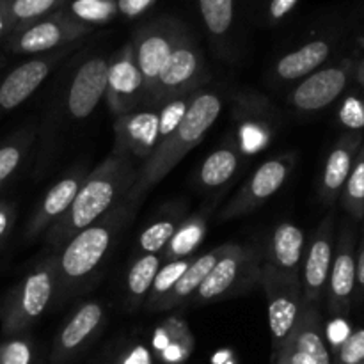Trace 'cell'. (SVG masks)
Masks as SVG:
<instances>
[{"instance_id":"1","label":"cell","mask_w":364,"mask_h":364,"mask_svg":"<svg viewBox=\"0 0 364 364\" xmlns=\"http://www.w3.org/2000/svg\"><path fill=\"white\" fill-rule=\"evenodd\" d=\"M137 171L124 156L110 155L85 176L68 212L46 230V244L60 249L71 237L91 226L128 199Z\"/></svg>"},{"instance_id":"2","label":"cell","mask_w":364,"mask_h":364,"mask_svg":"<svg viewBox=\"0 0 364 364\" xmlns=\"http://www.w3.org/2000/svg\"><path fill=\"white\" fill-rule=\"evenodd\" d=\"M135 206L137 203L124 199L102 219L78 231L59 249V255L53 258L57 267V291L60 295L78 290L98 270L121 231L134 217Z\"/></svg>"},{"instance_id":"3","label":"cell","mask_w":364,"mask_h":364,"mask_svg":"<svg viewBox=\"0 0 364 364\" xmlns=\"http://www.w3.org/2000/svg\"><path fill=\"white\" fill-rule=\"evenodd\" d=\"M223 110V102L213 92H196L183 121L164 139L137 173L134 187L128 192L130 201L139 203L142 196L160 183L192 148L203 141Z\"/></svg>"},{"instance_id":"4","label":"cell","mask_w":364,"mask_h":364,"mask_svg":"<svg viewBox=\"0 0 364 364\" xmlns=\"http://www.w3.org/2000/svg\"><path fill=\"white\" fill-rule=\"evenodd\" d=\"M262 279V249L256 245L228 244L212 272L192 297L196 304L224 301L251 290Z\"/></svg>"},{"instance_id":"5","label":"cell","mask_w":364,"mask_h":364,"mask_svg":"<svg viewBox=\"0 0 364 364\" xmlns=\"http://www.w3.org/2000/svg\"><path fill=\"white\" fill-rule=\"evenodd\" d=\"M57 295L55 258H46L16 288L4 313V333L18 334L31 327Z\"/></svg>"},{"instance_id":"6","label":"cell","mask_w":364,"mask_h":364,"mask_svg":"<svg viewBox=\"0 0 364 364\" xmlns=\"http://www.w3.org/2000/svg\"><path fill=\"white\" fill-rule=\"evenodd\" d=\"M185 31L187 28L180 20L164 16L148 21L135 32L130 43L134 48L135 63L144 80V105H148L156 78Z\"/></svg>"},{"instance_id":"7","label":"cell","mask_w":364,"mask_h":364,"mask_svg":"<svg viewBox=\"0 0 364 364\" xmlns=\"http://www.w3.org/2000/svg\"><path fill=\"white\" fill-rule=\"evenodd\" d=\"M203 75H205V63H203L201 50L191 32L185 31L156 78L148 107L160 105L178 96L194 95L201 84Z\"/></svg>"},{"instance_id":"8","label":"cell","mask_w":364,"mask_h":364,"mask_svg":"<svg viewBox=\"0 0 364 364\" xmlns=\"http://www.w3.org/2000/svg\"><path fill=\"white\" fill-rule=\"evenodd\" d=\"M262 283L269 306V326L272 334L274 358L281 350L288 338L294 334L304 315L306 302L302 297L301 279H288L277 276L262 267Z\"/></svg>"},{"instance_id":"9","label":"cell","mask_w":364,"mask_h":364,"mask_svg":"<svg viewBox=\"0 0 364 364\" xmlns=\"http://www.w3.org/2000/svg\"><path fill=\"white\" fill-rule=\"evenodd\" d=\"M294 166L295 156L291 153L263 162L255 171V174L249 178L247 183L240 188V192L220 212L219 220H231L244 217L255 208L262 206L265 201H269L277 191L283 188L284 181L290 176Z\"/></svg>"},{"instance_id":"10","label":"cell","mask_w":364,"mask_h":364,"mask_svg":"<svg viewBox=\"0 0 364 364\" xmlns=\"http://www.w3.org/2000/svg\"><path fill=\"white\" fill-rule=\"evenodd\" d=\"M91 32V27L78 23L59 9L50 16L16 31L11 48L16 53H50L70 46Z\"/></svg>"},{"instance_id":"11","label":"cell","mask_w":364,"mask_h":364,"mask_svg":"<svg viewBox=\"0 0 364 364\" xmlns=\"http://www.w3.org/2000/svg\"><path fill=\"white\" fill-rule=\"evenodd\" d=\"M355 59H343L336 64L316 70L308 75L290 92L288 102L301 112H316L336 102L354 78Z\"/></svg>"},{"instance_id":"12","label":"cell","mask_w":364,"mask_h":364,"mask_svg":"<svg viewBox=\"0 0 364 364\" xmlns=\"http://www.w3.org/2000/svg\"><path fill=\"white\" fill-rule=\"evenodd\" d=\"M274 361V364H333L320 304H306L297 329L281 347Z\"/></svg>"},{"instance_id":"13","label":"cell","mask_w":364,"mask_h":364,"mask_svg":"<svg viewBox=\"0 0 364 364\" xmlns=\"http://www.w3.org/2000/svg\"><path fill=\"white\" fill-rule=\"evenodd\" d=\"M334 247H336L334 219L333 215H327L320 223L311 242L306 245L304 263H302L301 272L302 297H304L306 304H322L331 265H333Z\"/></svg>"},{"instance_id":"14","label":"cell","mask_w":364,"mask_h":364,"mask_svg":"<svg viewBox=\"0 0 364 364\" xmlns=\"http://www.w3.org/2000/svg\"><path fill=\"white\" fill-rule=\"evenodd\" d=\"M355 235L348 224H343L334 247L333 265L326 288L327 309L334 315H345L354 302L358 290L355 277Z\"/></svg>"},{"instance_id":"15","label":"cell","mask_w":364,"mask_h":364,"mask_svg":"<svg viewBox=\"0 0 364 364\" xmlns=\"http://www.w3.org/2000/svg\"><path fill=\"white\" fill-rule=\"evenodd\" d=\"M105 100L116 116L130 112L144 103V80L135 63L132 43H127L109 59Z\"/></svg>"},{"instance_id":"16","label":"cell","mask_w":364,"mask_h":364,"mask_svg":"<svg viewBox=\"0 0 364 364\" xmlns=\"http://www.w3.org/2000/svg\"><path fill=\"white\" fill-rule=\"evenodd\" d=\"M116 146L114 155L127 159V155L135 159L148 160L159 146V110L153 107L134 109L127 114L117 116L116 124Z\"/></svg>"},{"instance_id":"17","label":"cell","mask_w":364,"mask_h":364,"mask_svg":"<svg viewBox=\"0 0 364 364\" xmlns=\"http://www.w3.org/2000/svg\"><path fill=\"white\" fill-rule=\"evenodd\" d=\"M70 52V46H64L55 52L25 60L23 64L14 68L0 84V109L13 110L18 105H21L25 100L31 98L32 92L48 78L53 68Z\"/></svg>"},{"instance_id":"18","label":"cell","mask_w":364,"mask_h":364,"mask_svg":"<svg viewBox=\"0 0 364 364\" xmlns=\"http://www.w3.org/2000/svg\"><path fill=\"white\" fill-rule=\"evenodd\" d=\"M306 245V235L301 228L279 223L267 240L265 251H262V267L288 279H301Z\"/></svg>"},{"instance_id":"19","label":"cell","mask_w":364,"mask_h":364,"mask_svg":"<svg viewBox=\"0 0 364 364\" xmlns=\"http://www.w3.org/2000/svg\"><path fill=\"white\" fill-rule=\"evenodd\" d=\"M109 59L102 55L89 57L78 66L68 91V110L75 119H85L98 107L107 91Z\"/></svg>"},{"instance_id":"20","label":"cell","mask_w":364,"mask_h":364,"mask_svg":"<svg viewBox=\"0 0 364 364\" xmlns=\"http://www.w3.org/2000/svg\"><path fill=\"white\" fill-rule=\"evenodd\" d=\"M363 141L361 132H347L331 148L318 183L320 199L326 205H334L340 199Z\"/></svg>"},{"instance_id":"21","label":"cell","mask_w":364,"mask_h":364,"mask_svg":"<svg viewBox=\"0 0 364 364\" xmlns=\"http://www.w3.org/2000/svg\"><path fill=\"white\" fill-rule=\"evenodd\" d=\"M85 171L77 169L73 173H70L68 176L60 178L52 188L45 194L43 201L39 203L38 210H36L34 217H32L31 224H28L27 230V238L38 237L41 231L48 230L57 219L64 215L68 212V208L71 206L73 199L77 198V192L80 188V185L85 180Z\"/></svg>"},{"instance_id":"22","label":"cell","mask_w":364,"mask_h":364,"mask_svg":"<svg viewBox=\"0 0 364 364\" xmlns=\"http://www.w3.org/2000/svg\"><path fill=\"white\" fill-rule=\"evenodd\" d=\"M103 320V308L100 302H85L73 313L57 338L52 361L63 363L80 350L89 338L98 331Z\"/></svg>"},{"instance_id":"23","label":"cell","mask_w":364,"mask_h":364,"mask_svg":"<svg viewBox=\"0 0 364 364\" xmlns=\"http://www.w3.org/2000/svg\"><path fill=\"white\" fill-rule=\"evenodd\" d=\"M333 53V41L329 38H315L299 48L284 53L276 64V75L283 80H302L323 66Z\"/></svg>"},{"instance_id":"24","label":"cell","mask_w":364,"mask_h":364,"mask_svg":"<svg viewBox=\"0 0 364 364\" xmlns=\"http://www.w3.org/2000/svg\"><path fill=\"white\" fill-rule=\"evenodd\" d=\"M226 249L228 244L219 245V247L212 249V251L205 252V255L192 259L188 269L185 270L183 276H181L180 279H178V283L174 284V288L171 290V294L167 295L166 301L162 302L159 311H171V309L178 308V306L183 304L185 301L194 297L196 291H198L199 287L203 284V281H205L206 276L212 272V269L215 267V263L219 262L220 256L226 252Z\"/></svg>"},{"instance_id":"25","label":"cell","mask_w":364,"mask_h":364,"mask_svg":"<svg viewBox=\"0 0 364 364\" xmlns=\"http://www.w3.org/2000/svg\"><path fill=\"white\" fill-rule=\"evenodd\" d=\"M206 230H208L206 213H198V215H192L188 219L181 220L180 226L174 231L173 238L169 240V244L160 252L162 263L192 256V252L203 244Z\"/></svg>"},{"instance_id":"26","label":"cell","mask_w":364,"mask_h":364,"mask_svg":"<svg viewBox=\"0 0 364 364\" xmlns=\"http://www.w3.org/2000/svg\"><path fill=\"white\" fill-rule=\"evenodd\" d=\"M240 167V151L235 146H220L210 153L199 169V185L205 188H220L237 174Z\"/></svg>"},{"instance_id":"27","label":"cell","mask_w":364,"mask_h":364,"mask_svg":"<svg viewBox=\"0 0 364 364\" xmlns=\"http://www.w3.org/2000/svg\"><path fill=\"white\" fill-rule=\"evenodd\" d=\"M194 341L183 322L167 320L159 327L155 334V348L160 352L162 359L171 364H180L188 358L192 352Z\"/></svg>"},{"instance_id":"28","label":"cell","mask_w":364,"mask_h":364,"mask_svg":"<svg viewBox=\"0 0 364 364\" xmlns=\"http://www.w3.org/2000/svg\"><path fill=\"white\" fill-rule=\"evenodd\" d=\"M160 267H162L160 255H142L132 263L127 276L128 304L132 309L141 308L144 304Z\"/></svg>"},{"instance_id":"29","label":"cell","mask_w":364,"mask_h":364,"mask_svg":"<svg viewBox=\"0 0 364 364\" xmlns=\"http://www.w3.org/2000/svg\"><path fill=\"white\" fill-rule=\"evenodd\" d=\"M60 9L78 23L95 28L117 16V0H66Z\"/></svg>"},{"instance_id":"30","label":"cell","mask_w":364,"mask_h":364,"mask_svg":"<svg viewBox=\"0 0 364 364\" xmlns=\"http://www.w3.org/2000/svg\"><path fill=\"white\" fill-rule=\"evenodd\" d=\"M198 6L206 32L217 41L226 39L235 23L237 0H198Z\"/></svg>"},{"instance_id":"31","label":"cell","mask_w":364,"mask_h":364,"mask_svg":"<svg viewBox=\"0 0 364 364\" xmlns=\"http://www.w3.org/2000/svg\"><path fill=\"white\" fill-rule=\"evenodd\" d=\"M66 4V0H9L6 4L7 21L14 31L50 16Z\"/></svg>"},{"instance_id":"32","label":"cell","mask_w":364,"mask_h":364,"mask_svg":"<svg viewBox=\"0 0 364 364\" xmlns=\"http://www.w3.org/2000/svg\"><path fill=\"white\" fill-rule=\"evenodd\" d=\"M194 258L196 256H188V258L162 263V267L159 269V272H156L155 276V281H153L151 284V290H149L148 297H146L144 306L148 311H159L162 302L166 301L167 295L171 294L174 284H176L178 279L183 276V272L188 269V265H191Z\"/></svg>"},{"instance_id":"33","label":"cell","mask_w":364,"mask_h":364,"mask_svg":"<svg viewBox=\"0 0 364 364\" xmlns=\"http://www.w3.org/2000/svg\"><path fill=\"white\" fill-rule=\"evenodd\" d=\"M181 223V212H167V215L160 217L155 223L149 224L139 237V251L142 255H160L169 240L173 238L174 231Z\"/></svg>"},{"instance_id":"34","label":"cell","mask_w":364,"mask_h":364,"mask_svg":"<svg viewBox=\"0 0 364 364\" xmlns=\"http://www.w3.org/2000/svg\"><path fill=\"white\" fill-rule=\"evenodd\" d=\"M340 201L343 208L347 210L348 215L354 219L363 220L364 212V141L359 148L358 156L354 160L350 174L347 178L343 191H341Z\"/></svg>"},{"instance_id":"35","label":"cell","mask_w":364,"mask_h":364,"mask_svg":"<svg viewBox=\"0 0 364 364\" xmlns=\"http://www.w3.org/2000/svg\"><path fill=\"white\" fill-rule=\"evenodd\" d=\"M196 95V92H194ZM194 95L187 96H178V98L167 100V102L160 103L159 109V144L164 139L169 137L174 130L178 128V124L183 121L185 114H187L188 107H191L192 98Z\"/></svg>"},{"instance_id":"36","label":"cell","mask_w":364,"mask_h":364,"mask_svg":"<svg viewBox=\"0 0 364 364\" xmlns=\"http://www.w3.org/2000/svg\"><path fill=\"white\" fill-rule=\"evenodd\" d=\"M32 142L31 132H21L18 137L0 148V185L20 167L25 153Z\"/></svg>"},{"instance_id":"37","label":"cell","mask_w":364,"mask_h":364,"mask_svg":"<svg viewBox=\"0 0 364 364\" xmlns=\"http://www.w3.org/2000/svg\"><path fill=\"white\" fill-rule=\"evenodd\" d=\"M334 364H364V329L348 333L334 348Z\"/></svg>"},{"instance_id":"38","label":"cell","mask_w":364,"mask_h":364,"mask_svg":"<svg viewBox=\"0 0 364 364\" xmlns=\"http://www.w3.org/2000/svg\"><path fill=\"white\" fill-rule=\"evenodd\" d=\"M338 119L350 132H361L364 128V98L358 95L345 98L338 110Z\"/></svg>"},{"instance_id":"39","label":"cell","mask_w":364,"mask_h":364,"mask_svg":"<svg viewBox=\"0 0 364 364\" xmlns=\"http://www.w3.org/2000/svg\"><path fill=\"white\" fill-rule=\"evenodd\" d=\"M31 343L21 338L9 340L0 345V364H31Z\"/></svg>"},{"instance_id":"40","label":"cell","mask_w":364,"mask_h":364,"mask_svg":"<svg viewBox=\"0 0 364 364\" xmlns=\"http://www.w3.org/2000/svg\"><path fill=\"white\" fill-rule=\"evenodd\" d=\"M301 0H267L265 4V18L269 23H277L284 20Z\"/></svg>"},{"instance_id":"41","label":"cell","mask_w":364,"mask_h":364,"mask_svg":"<svg viewBox=\"0 0 364 364\" xmlns=\"http://www.w3.org/2000/svg\"><path fill=\"white\" fill-rule=\"evenodd\" d=\"M156 0H117V14L124 18H137L144 14Z\"/></svg>"},{"instance_id":"42","label":"cell","mask_w":364,"mask_h":364,"mask_svg":"<svg viewBox=\"0 0 364 364\" xmlns=\"http://www.w3.org/2000/svg\"><path fill=\"white\" fill-rule=\"evenodd\" d=\"M121 364H151V355H149L148 348L139 345L123 359Z\"/></svg>"},{"instance_id":"43","label":"cell","mask_w":364,"mask_h":364,"mask_svg":"<svg viewBox=\"0 0 364 364\" xmlns=\"http://www.w3.org/2000/svg\"><path fill=\"white\" fill-rule=\"evenodd\" d=\"M355 277H358V290L355 291L364 295V240L361 242V247L355 251Z\"/></svg>"},{"instance_id":"44","label":"cell","mask_w":364,"mask_h":364,"mask_svg":"<svg viewBox=\"0 0 364 364\" xmlns=\"http://www.w3.org/2000/svg\"><path fill=\"white\" fill-rule=\"evenodd\" d=\"M11 220H13V210L7 205H4V203H0V238L7 233Z\"/></svg>"},{"instance_id":"45","label":"cell","mask_w":364,"mask_h":364,"mask_svg":"<svg viewBox=\"0 0 364 364\" xmlns=\"http://www.w3.org/2000/svg\"><path fill=\"white\" fill-rule=\"evenodd\" d=\"M354 78H355V80H358V84L364 89V57H363V59H359L358 63H355Z\"/></svg>"},{"instance_id":"46","label":"cell","mask_w":364,"mask_h":364,"mask_svg":"<svg viewBox=\"0 0 364 364\" xmlns=\"http://www.w3.org/2000/svg\"><path fill=\"white\" fill-rule=\"evenodd\" d=\"M363 220H364V212H363Z\"/></svg>"}]
</instances>
